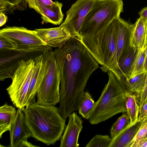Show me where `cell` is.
<instances>
[{
	"label": "cell",
	"mask_w": 147,
	"mask_h": 147,
	"mask_svg": "<svg viewBox=\"0 0 147 147\" xmlns=\"http://www.w3.org/2000/svg\"><path fill=\"white\" fill-rule=\"evenodd\" d=\"M54 53L59 68L60 114L66 119L78 110L87 81L98 63L77 37H72Z\"/></svg>",
	"instance_id": "6da1fadb"
},
{
	"label": "cell",
	"mask_w": 147,
	"mask_h": 147,
	"mask_svg": "<svg viewBox=\"0 0 147 147\" xmlns=\"http://www.w3.org/2000/svg\"><path fill=\"white\" fill-rule=\"evenodd\" d=\"M24 111L32 137L47 146L54 145L61 139L66 119L60 114L58 108L36 102Z\"/></svg>",
	"instance_id": "7a4b0ae2"
},
{
	"label": "cell",
	"mask_w": 147,
	"mask_h": 147,
	"mask_svg": "<svg viewBox=\"0 0 147 147\" xmlns=\"http://www.w3.org/2000/svg\"><path fill=\"white\" fill-rule=\"evenodd\" d=\"M109 80L88 120L96 125L120 113L126 112L125 89L121 80L111 71Z\"/></svg>",
	"instance_id": "3957f363"
},
{
	"label": "cell",
	"mask_w": 147,
	"mask_h": 147,
	"mask_svg": "<svg viewBox=\"0 0 147 147\" xmlns=\"http://www.w3.org/2000/svg\"><path fill=\"white\" fill-rule=\"evenodd\" d=\"M122 0H94L79 34L80 38L93 36L106 28L123 12Z\"/></svg>",
	"instance_id": "277c9868"
},
{
	"label": "cell",
	"mask_w": 147,
	"mask_h": 147,
	"mask_svg": "<svg viewBox=\"0 0 147 147\" xmlns=\"http://www.w3.org/2000/svg\"><path fill=\"white\" fill-rule=\"evenodd\" d=\"M42 54L45 71L36 94V102L43 105H55L59 101V71L51 47Z\"/></svg>",
	"instance_id": "5b68a950"
},
{
	"label": "cell",
	"mask_w": 147,
	"mask_h": 147,
	"mask_svg": "<svg viewBox=\"0 0 147 147\" xmlns=\"http://www.w3.org/2000/svg\"><path fill=\"white\" fill-rule=\"evenodd\" d=\"M34 65V59H21L11 76L12 82L6 90L13 104L24 110L27 91Z\"/></svg>",
	"instance_id": "8992f818"
},
{
	"label": "cell",
	"mask_w": 147,
	"mask_h": 147,
	"mask_svg": "<svg viewBox=\"0 0 147 147\" xmlns=\"http://www.w3.org/2000/svg\"><path fill=\"white\" fill-rule=\"evenodd\" d=\"M0 36L13 42L16 46L15 51L21 53H43L51 47L38 36L35 30H28L23 26L3 28L0 30Z\"/></svg>",
	"instance_id": "52a82bcc"
},
{
	"label": "cell",
	"mask_w": 147,
	"mask_h": 147,
	"mask_svg": "<svg viewBox=\"0 0 147 147\" xmlns=\"http://www.w3.org/2000/svg\"><path fill=\"white\" fill-rule=\"evenodd\" d=\"M94 0H77L66 12V17L60 27L65 29L73 37L80 38L79 32Z\"/></svg>",
	"instance_id": "ba28073f"
},
{
	"label": "cell",
	"mask_w": 147,
	"mask_h": 147,
	"mask_svg": "<svg viewBox=\"0 0 147 147\" xmlns=\"http://www.w3.org/2000/svg\"><path fill=\"white\" fill-rule=\"evenodd\" d=\"M28 5L41 16L45 23L57 25L62 22L64 15L61 9L62 3L52 0H28Z\"/></svg>",
	"instance_id": "9c48e42d"
},
{
	"label": "cell",
	"mask_w": 147,
	"mask_h": 147,
	"mask_svg": "<svg viewBox=\"0 0 147 147\" xmlns=\"http://www.w3.org/2000/svg\"><path fill=\"white\" fill-rule=\"evenodd\" d=\"M9 131L11 147H18L23 142L27 140L32 134L26 124L24 110L18 108L16 119Z\"/></svg>",
	"instance_id": "30bf717a"
},
{
	"label": "cell",
	"mask_w": 147,
	"mask_h": 147,
	"mask_svg": "<svg viewBox=\"0 0 147 147\" xmlns=\"http://www.w3.org/2000/svg\"><path fill=\"white\" fill-rule=\"evenodd\" d=\"M68 124L61 138L60 147H78V140L83 128V121L74 112L69 117Z\"/></svg>",
	"instance_id": "8fae6325"
},
{
	"label": "cell",
	"mask_w": 147,
	"mask_h": 147,
	"mask_svg": "<svg viewBox=\"0 0 147 147\" xmlns=\"http://www.w3.org/2000/svg\"><path fill=\"white\" fill-rule=\"evenodd\" d=\"M38 36L49 47L58 48L73 36L64 28L61 27L46 29H36Z\"/></svg>",
	"instance_id": "7c38bea8"
},
{
	"label": "cell",
	"mask_w": 147,
	"mask_h": 147,
	"mask_svg": "<svg viewBox=\"0 0 147 147\" xmlns=\"http://www.w3.org/2000/svg\"><path fill=\"white\" fill-rule=\"evenodd\" d=\"M34 60V68L27 92L26 108L36 102V96L45 75L42 54L36 57Z\"/></svg>",
	"instance_id": "4fadbf2b"
},
{
	"label": "cell",
	"mask_w": 147,
	"mask_h": 147,
	"mask_svg": "<svg viewBox=\"0 0 147 147\" xmlns=\"http://www.w3.org/2000/svg\"><path fill=\"white\" fill-rule=\"evenodd\" d=\"M131 24L119 17L116 40V59L117 63L131 47Z\"/></svg>",
	"instance_id": "5bb4252c"
},
{
	"label": "cell",
	"mask_w": 147,
	"mask_h": 147,
	"mask_svg": "<svg viewBox=\"0 0 147 147\" xmlns=\"http://www.w3.org/2000/svg\"><path fill=\"white\" fill-rule=\"evenodd\" d=\"M145 118L129 125L112 139L109 147H129L142 126Z\"/></svg>",
	"instance_id": "9a60e30c"
},
{
	"label": "cell",
	"mask_w": 147,
	"mask_h": 147,
	"mask_svg": "<svg viewBox=\"0 0 147 147\" xmlns=\"http://www.w3.org/2000/svg\"><path fill=\"white\" fill-rule=\"evenodd\" d=\"M139 50L131 47L118 61L116 76L123 84L124 81L129 79L132 73L134 63Z\"/></svg>",
	"instance_id": "2e32d148"
},
{
	"label": "cell",
	"mask_w": 147,
	"mask_h": 147,
	"mask_svg": "<svg viewBox=\"0 0 147 147\" xmlns=\"http://www.w3.org/2000/svg\"><path fill=\"white\" fill-rule=\"evenodd\" d=\"M147 22V20L140 17L134 24H131V47L138 50L144 48Z\"/></svg>",
	"instance_id": "e0dca14e"
},
{
	"label": "cell",
	"mask_w": 147,
	"mask_h": 147,
	"mask_svg": "<svg viewBox=\"0 0 147 147\" xmlns=\"http://www.w3.org/2000/svg\"><path fill=\"white\" fill-rule=\"evenodd\" d=\"M17 111L12 106L6 103L0 107V138L3 134L9 131L16 119Z\"/></svg>",
	"instance_id": "ac0fdd59"
},
{
	"label": "cell",
	"mask_w": 147,
	"mask_h": 147,
	"mask_svg": "<svg viewBox=\"0 0 147 147\" xmlns=\"http://www.w3.org/2000/svg\"><path fill=\"white\" fill-rule=\"evenodd\" d=\"M147 74V71H145L133 77L125 79L123 83L125 90L140 95L144 87Z\"/></svg>",
	"instance_id": "d6986e66"
},
{
	"label": "cell",
	"mask_w": 147,
	"mask_h": 147,
	"mask_svg": "<svg viewBox=\"0 0 147 147\" xmlns=\"http://www.w3.org/2000/svg\"><path fill=\"white\" fill-rule=\"evenodd\" d=\"M127 112L130 119V125L137 121L140 112V107L137 103L136 97L132 92L125 90Z\"/></svg>",
	"instance_id": "ffe728a7"
},
{
	"label": "cell",
	"mask_w": 147,
	"mask_h": 147,
	"mask_svg": "<svg viewBox=\"0 0 147 147\" xmlns=\"http://www.w3.org/2000/svg\"><path fill=\"white\" fill-rule=\"evenodd\" d=\"M96 105L91 94L87 91L82 96L78 109L79 113L85 119L88 120Z\"/></svg>",
	"instance_id": "44dd1931"
},
{
	"label": "cell",
	"mask_w": 147,
	"mask_h": 147,
	"mask_svg": "<svg viewBox=\"0 0 147 147\" xmlns=\"http://www.w3.org/2000/svg\"><path fill=\"white\" fill-rule=\"evenodd\" d=\"M27 5L28 0H0V12L12 14L15 10L23 11Z\"/></svg>",
	"instance_id": "7402d4cb"
},
{
	"label": "cell",
	"mask_w": 147,
	"mask_h": 147,
	"mask_svg": "<svg viewBox=\"0 0 147 147\" xmlns=\"http://www.w3.org/2000/svg\"><path fill=\"white\" fill-rule=\"evenodd\" d=\"M130 125V119L127 113H123L112 125L110 130L111 138H114Z\"/></svg>",
	"instance_id": "603a6c76"
},
{
	"label": "cell",
	"mask_w": 147,
	"mask_h": 147,
	"mask_svg": "<svg viewBox=\"0 0 147 147\" xmlns=\"http://www.w3.org/2000/svg\"><path fill=\"white\" fill-rule=\"evenodd\" d=\"M146 51V47L139 50L134 63L132 73L129 78L145 71L144 66Z\"/></svg>",
	"instance_id": "cb8c5ba5"
},
{
	"label": "cell",
	"mask_w": 147,
	"mask_h": 147,
	"mask_svg": "<svg viewBox=\"0 0 147 147\" xmlns=\"http://www.w3.org/2000/svg\"><path fill=\"white\" fill-rule=\"evenodd\" d=\"M112 138L107 135L97 134L89 142L86 147H109Z\"/></svg>",
	"instance_id": "d4e9b609"
},
{
	"label": "cell",
	"mask_w": 147,
	"mask_h": 147,
	"mask_svg": "<svg viewBox=\"0 0 147 147\" xmlns=\"http://www.w3.org/2000/svg\"><path fill=\"white\" fill-rule=\"evenodd\" d=\"M0 51H15L16 49V46L13 42L1 36H0Z\"/></svg>",
	"instance_id": "484cf974"
},
{
	"label": "cell",
	"mask_w": 147,
	"mask_h": 147,
	"mask_svg": "<svg viewBox=\"0 0 147 147\" xmlns=\"http://www.w3.org/2000/svg\"><path fill=\"white\" fill-rule=\"evenodd\" d=\"M147 137V117H145L144 122L132 142L140 140Z\"/></svg>",
	"instance_id": "4316f807"
},
{
	"label": "cell",
	"mask_w": 147,
	"mask_h": 147,
	"mask_svg": "<svg viewBox=\"0 0 147 147\" xmlns=\"http://www.w3.org/2000/svg\"><path fill=\"white\" fill-rule=\"evenodd\" d=\"M140 96L139 104L140 111L144 104L147 97V74L144 87L141 93L140 94Z\"/></svg>",
	"instance_id": "83f0119b"
},
{
	"label": "cell",
	"mask_w": 147,
	"mask_h": 147,
	"mask_svg": "<svg viewBox=\"0 0 147 147\" xmlns=\"http://www.w3.org/2000/svg\"><path fill=\"white\" fill-rule=\"evenodd\" d=\"M147 147V137L139 140L132 142L129 146V147Z\"/></svg>",
	"instance_id": "f1b7e54d"
},
{
	"label": "cell",
	"mask_w": 147,
	"mask_h": 147,
	"mask_svg": "<svg viewBox=\"0 0 147 147\" xmlns=\"http://www.w3.org/2000/svg\"><path fill=\"white\" fill-rule=\"evenodd\" d=\"M147 115V102L145 103L140 111L138 120H140L145 118Z\"/></svg>",
	"instance_id": "f546056e"
},
{
	"label": "cell",
	"mask_w": 147,
	"mask_h": 147,
	"mask_svg": "<svg viewBox=\"0 0 147 147\" xmlns=\"http://www.w3.org/2000/svg\"><path fill=\"white\" fill-rule=\"evenodd\" d=\"M7 20V17L5 14L0 12V26L3 25Z\"/></svg>",
	"instance_id": "4dcf8cb0"
},
{
	"label": "cell",
	"mask_w": 147,
	"mask_h": 147,
	"mask_svg": "<svg viewBox=\"0 0 147 147\" xmlns=\"http://www.w3.org/2000/svg\"><path fill=\"white\" fill-rule=\"evenodd\" d=\"M140 17L147 20V7L143 8L139 13Z\"/></svg>",
	"instance_id": "1f68e13d"
},
{
	"label": "cell",
	"mask_w": 147,
	"mask_h": 147,
	"mask_svg": "<svg viewBox=\"0 0 147 147\" xmlns=\"http://www.w3.org/2000/svg\"><path fill=\"white\" fill-rule=\"evenodd\" d=\"M35 145H34L28 141L27 140L23 142L20 145L19 147H38Z\"/></svg>",
	"instance_id": "d6a6232c"
},
{
	"label": "cell",
	"mask_w": 147,
	"mask_h": 147,
	"mask_svg": "<svg viewBox=\"0 0 147 147\" xmlns=\"http://www.w3.org/2000/svg\"><path fill=\"white\" fill-rule=\"evenodd\" d=\"M146 51L144 69V71H147V45L146 47Z\"/></svg>",
	"instance_id": "836d02e7"
},
{
	"label": "cell",
	"mask_w": 147,
	"mask_h": 147,
	"mask_svg": "<svg viewBox=\"0 0 147 147\" xmlns=\"http://www.w3.org/2000/svg\"><path fill=\"white\" fill-rule=\"evenodd\" d=\"M147 45V22L146 24V40L145 45L144 47V48H145L146 46Z\"/></svg>",
	"instance_id": "e575fe53"
},
{
	"label": "cell",
	"mask_w": 147,
	"mask_h": 147,
	"mask_svg": "<svg viewBox=\"0 0 147 147\" xmlns=\"http://www.w3.org/2000/svg\"><path fill=\"white\" fill-rule=\"evenodd\" d=\"M146 102H147V98H146V101H145V103H146ZM145 103H144V104H145Z\"/></svg>",
	"instance_id": "d590c367"
},
{
	"label": "cell",
	"mask_w": 147,
	"mask_h": 147,
	"mask_svg": "<svg viewBox=\"0 0 147 147\" xmlns=\"http://www.w3.org/2000/svg\"><path fill=\"white\" fill-rule=\"evenodd\" d=\"M146 117H147V115Z\"/></svg>",
	"instance_id": "8d00e7d4"
}]
</instances>
